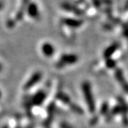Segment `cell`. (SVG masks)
I'll list each match as a JSON object with an SVG mask.
<instances>
[{"mask_svg": "<svg viewBox=\"0 0 128 128\" xmlns=\"http://www.w3.org/2000/svg\"><path fill=\"white\" fill-rule=\"evenodd\" d=\"M82 90H83V92L85 93V98H86V100L87 101L88 105L89 106V109L91 112H93V110H95V103L93 102L91 90H90L89 83L85 82L82 86Z\"/></svg>", "mask_w": 128, "mask_h": 128, "instance_id": "6da1fadb", "label": "cell"}, {"mask_svg": "<svg viewBox=\"0 0 128 128\" xmlns=\"http://www.w3.org/2000/svg\"><path fill=\"white\" fill-rule=\"evenodd\" d=\"M42 51L44 52V55H46V56H50L53 55L54 49V47L50 44H46L42 46Z\"/></svg>", "mask_w": 128, "mask_h": 128, "instance_id": "7a4b0ae2", "label": "cell"}, {"mask_svg": "<svg viewBox=\"0 0 128 128\" xmlns=\"http://www.w3.org/2000/svg\"><path fill=\"white\" fill-rule=\"evenodd\" d=\"M41 78V74L38 73H36V74H34V76H33V77L32 78H31L28 81L27 84H26V86H25V88H30L32 86H34L36 82H38V80H39V79Z\"/></svg>", "mask_w": 128, "mask_h": 128, "instance_id": "3957f363", "label": "cell"}, {"mask_svg": "<svg viewBox=\"0 0 128 128\" xmlns=\"http://www.w3.org/2000/svg\"><path fill=\"white\" fill-rule=\"evenodd\" d=\"M28 14L29 15L33 17V18H37L38 16V8L34 4H32L29 6L28 7Z\"/></svg>", "mask_w": 128, "mask_h": 128, "instance_id": "277c9868", "label": "cell"}, {"mask_svg": "<svg viewBox=\"0 0 128 128\" xmlns=\"http://www.w3.org/2000/svg\"><path fill=\"white\" fill-rule=\"evenodd\" d=\"M76 61V57L75 56H64L61 58V62L64 64H73Z\"/></svg>", "mask_w": 128, "mask_h": 128, "instance_id": "5b68a950", "label": "cell"}, {"mask_svg": "<svg viewBox=\"0 0 128 128\" xmlns=\"http://www.w3.org/2000/svg\"><path fill=\"white\" fill-rule=\"evenodd\" d=\"M2 4L0 3V9H1V8H2Z\"/></svg>", "mask_w": 128, "mask_h": 128, "instance_id": "8992f818", "label": "cell"}, {"mask_svg": "<svg viewBox=\"0 0 128 128\" xmlns=\"http://www.w3.org/2000/svg\"><path fill=\"white\" fill-rule=\"evenodd\" d=\"M0 70H1V65H0Z\"/></svg>", "mask_w": 128, "mask_h": 128, "instance_id": "52a82bcc", "label": "cell"}, {"mask_svg": "<svg viewBox=\"0 0 128 128\" xmlns=\"http://www.w3.org/2000/svg\"><path fill=\"white\" fill-rule=\"evenodd\" d=\"M0 97H1V92H0Z\"/></svg>", "mask_w": 128, "mask_h": 128, "instance_id": "ba28073f", "label": "cell"}]
</instances>
